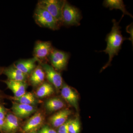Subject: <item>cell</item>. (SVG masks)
<instances>
[{
	"mask_svg": "<svg viewBox=\"0 0 133 133\" xmlns=\"http://www.w3.org/2000/svg\"><path fill=\"white\" fill-rule=\"evenodd\" d=\"M4 67L3 66H0V76L3 74V70H4ZM9 96L5 95V94L3 93L2 91L0 90V102H2L3 100L5 98H8Z\"/></svg>",
	"mask_w": 133,
	"mask_h": 133,
	"instance_id": "25",
	"label": "cell"
},
{
	"mask_svg": "<svg viewBox=\"0 0 133 133\" xmlns=\"http://www.w3.org/2000/svg\"><path fill=\"white\" fill-rule=\"evenodd\" d=\"M45 72L41 65L38 64L29 76L28 81L33 87L37 88L45 82Z\"/></svg>",
	"mask_w": 133,
	"mask_h": 133,
	"instance_id": "16",
	"label": "cell"
},
{
	"mask_svg": "<svg viewBox=\"0 0 133 133\" xmlns=\"http://www.w3.org/2000/svg\"><path fill=\"white\" fill-rule=\"evenodd\" d=\"M21 119L14 114L8 113L4 119L2 133H16L19 130L21 125Z\"/></svg>",
	"mask_w": 133,
	"mask_h": 133,
	"instance_id": "10",
	"label": "cell"
},
{
	"mask_svg": "<svg viewBox=\"0 0 133 133\" xmlns=\"http://www.w3.org/2000/svg\"><path fill=\"white\" fill-rule=\"evenodd\" d=\"M64 0H41L37 4L46 9L62 25V13Z\"/></svg>",
	"mask_w": 133,
	"mask_h": 133,
	"instance_id": "5",
	"label": "cell"
},
{
	"mask_svg": "<svg viewBox=\"0 0 133 133\" xmlns=\"http://www.w3.org/2000/svg\"><path fill=\"white\" fill-rule=\"evenodd\" d=\"M104 6L109 8L110 10L114 9H119L123 12V15L129 16L132 18V15L127 11L126 8V6L122 0H105L103 2Z\"/></svg>",
	"mask_w": 133,
	"mask_h": 133,
	"instance_id": "20",
	"label": "cell"
},
{
	"mask_svg": "<svg viewBox=\"0 0 133 133\" xmlns=\"http://www.w3.org/2000/svg\"><path fill=\"white\" fill-rule=\"evenodd\" d=\"M38 60L33 57L28 59H19L14 63L15 66L22 72L28 76H29L36 69L38 65Z\"/></svg>",
	"mask_w": 133,
	"mask_h": 133,
	"instance_id": "13",
	"label": "cell"
},
{
	"mask_svg": "<svg viewBox=\"0 0 133 133\" xmlns=\"http://www.w3.org/2000/svg\"><path fill=\"white\" fill-rule=\"evenodd\" d=\"M33 18L36 23L43 28L56 30L59 29L62 26L46 9L38 4L34 11Z\"/></svg>",
	"mask_w": 133,
	"mask_h": 133,
	"instance_id": "2",
	"label": "cell"
},
{
	"mask_svg": "<svg viewBox=\"0 0 133 133\" xmlns=\"http://www.w3.org/2000/svg\"><path fill=\"white\" fill-rule=\"evenodd\" d=\"M37 133L36 132H31V133Z\"/></svg>",
	"mask_w": 133,
	"mask_h": 133,
	"instance_id": "27",
	"label": "cell"
},
{
	"mask_svg": "<svg viewBox=\"0 0 133 133\" xmlns=\"http://www.w3.org/2000/svg\"><path fill=\"white\" fill-rule=\"evenodd\" d=\"M4 124V120L0 118V132H1L2 131L3 126Z\"/></svg>",
	"mask_w": 133,
	"mask_h": 133,
	"instance_id": "26",
	"label": "cell"
},
{
	"mask_svg": "<svg viewBox=\"0 0 133 133\" xmlns=\"http://www.w3.org/2000/svg\"><path fill=\"white\" fill-rule=\"evenodd\" d=\"M8 112V109L5 107L2 102H0V118L4 120Z\"/></svg>",
	"mask_w": 133,
	"mask_h": 133,
	"instance_id": "24",
	"label": "cell"
},
{
	"mask_svg": "<svg viewBox=\"0 0 133 133\" xmlns=\"http://www.w3.org/2000/svg\"><path fill=\"white\" fill-rule=\"evenodd\" d=\"M81 19L82 15L79 10L65 1L62 10V25L79 26Z\"/></svg>",
	"mask_w": 133,
	"mask_h": 133,
	"instance_id": "3",
	"label": "cell"
},
{
	"mask_svg": "<svg viewBox=\"0 0 133 133\" xmlns=\"http://www.w3.org/2000/svg\"><path fill=\"white\" fill-rule=\"evenodd\" d=\"M54 92V87L49 82H44L37 87L35 95L38 99L44 98L52 95Z\"/></svg>",
	"mask_w": 133,
	"mask_h": 133,
	"instance_id": "19",
	"label": "cell"
},
{
	"mask_svg": "<svg viewBox=\"0 0 133 133\" xmlns=\"http://www.w3.org/2000/svg\"><path fill=\"white\" fill-rule=\"evenodd\" d=\"M39 64L43 69L45 73V78L47 79L49 83L57 90H60L63 84V78L60 73L47 63Z\"/></svg>",
	"mask_w": 133,
	"mask_h": 133,
	"instance_id": "8",
	"label": "cell"
},
{
	"mask_svg": "<svg viewBox=\"0 0 133 133\" xmlns=\"http://www.w3.org/2000/svg\"><path fill=\"white\" fill-rule=\"evenodd\" d=\"M54 49L50 41H36L33 49V57L37 59L38 64L47 63Z\"/></svg>",
	"mask_w": 133,
	"mask_h": 133,
	"instance_id": "4",
	"label": "cell"
},
{
	"mask_svg": "<svg viewBox=\"0 0 133 133\" xmlns=\"http://www.w3.org/2000/svg\"><path fill=\"white\" fill-rule=\"evenodd\" d=\"M6 85L7 88L11 90L15 97H19L26 92L28 84L25 81L7 80L2 81Z\"/></svg>",
	"mask_w": 133,
	"mask_h": 133,
	"instance_id": "15",
	"label": "cell"
},
{
	"mask_svg": "<svg viewBox=\"0 0 133 133\" xmlns=\"http://www.w3.org/2000/svg\"><path fill=\"white\" fill-rule=\"evenodd\" d=\"M69 121H67L65 123L60 126L57 128V133H69L68 125Z\"/></svg>",
	"mask_w": 133,
	"mask_h": 133,
	"instance_id": "23",
	"label": "cell"
},
{
	"mask_svg": "<svg viewBox=\"0 0 133 133\" xmlns=\"http://www.w3.org/2000/svg\"><path fill=\"white\" fill-rule=\"evenodd\" d=\"M44 106L47 112L52 113L64 109L65 104L62 99L53 97L47 99L44 102Z\"/></svg>",
	"mask_w": 133,
	"mask_h": 133,
	"instance_id": "18",
	"label": "cell"
},
{
	"mask_svg": "<svg viewBox=\"0 0 133 133\" xmlns=\"http://www.w3.org/2000/svg\"><path fill=\"white\" fill-rule=\"evenodd\" d=\"M113 26L111 30L107 36L105 41L107 42L106 48L102 52L109 55V60L107 63L102 68L104 70L111 64L113 58L115 56H117L120 50L121 49L122 45L127 38L124 37L121 34L120 26L119 25V21H116L115 19H113Z\"/></svg>",
	"mask_w": 133,
	"mask_h": 133,
	"instance_id": "1",
	"label": "cell"
},
{
	"mask_svg": "<svg viewBox=\"0 0 133 133\" xmlns=\"http://www.w3.org/2000/svg\"><path fill=\"white\" fill-rule=\"evenodd\" d=\"M11 109L12 113L21 119L29 117L38 110L36 106L20 104L14 101L12 102Z\"/></svg>",
	"mask_w": 133,
	"mask_h": 133,
	"instance_id": "9",
	"label": "cell"
},
{
	"mask_svg": "<svg viewBox=\"0 0 133 133\" xmlns=\"http://www.w3.org/2000/svg\"><path fill=\"white\" fill-rule=\"evenodd\" d=\"M71 114V111L69 109H63L59 110L50 116L48 119L49 123L51 127V126L54 129H57L67 121Z\"/></svg>",
	"mask_w": 133,
	"mask_h": 133,
	"instance_id": "11",
	"label": "cell"
},
{
	"mask_svg": "<svg viewBox=\"0 0 133 133\" xmlns=\"http://www.w3.org/2000/svg\"><path fill=\"white\" fill-rule=\"evenodd\" d=\"M45 121L44 113L42 111L38 110L23 126V133H30L38 131L44 125Z\"/></svg>",
	"mask_w": 133,
	"mask_h": 133,
	"instance_id": "7",
	"label": "cell"
},
{
	"mask_svg": "<svg viewBox=\"0 0 133 133\" xmlns=\"http://www.w3.org/2000/svg\"><path fill=\"white\" fill-rule=\"evenodd\" d=\"M3 74L6 76L7 79L12 81L27 82L29 77L16 68L14 64L8 67H4Z\"/></svg>",
	"mask_w": 133,
	"mask_h": 133,
	"instance_id": "14",
	"label": "cell"
},
{
	"mask_svg": "<svg viewBox=\"0 0 133 133\" xmlns=\"http://www.w3.org/2000/svg\"><path fill=\"white\" fill-rule=\"evenodd\" d=\"M8 99L12 100L14 102L23 104L30 105L36 107L41 101L36 97L35 94L31 92H26L23 95L19 97H9Z\"/></svg>",
	"mask_w": 133,
	"mask_h": 133,
	"instance_id": "17",
	"label": "cell"
},
{
	"mask_svg": "<svg viewBox=\"0 0 133 133\" xmlns=\"http://www.w3.org/2000/svg\"><path fill=\"white\" fill-rule=\"evenodd\" d=\"M70 56L69 52L54 49L49 57V61L56 70L62 71L66 69Z\"/></svg>",
	"mask_w": 133,
	"mask_h": 133,
	"instance_id": "6",
	"label": "cell"
},
{
	"mask_svg": "<svg viewBox=\"0 0 133 133\" xmlns=\"http://www.w3.org/2000/svg\"><path fill=\"white\" fill-rule=\"evenodd\" d=\"M62 98L76 110L78 109V95L71 87L65 84H63L61 88Z\"/></svg>",
	"mask_w": 133,
	"mask_h": 133,
	"instance_id": "12",
	"label": "cell"
},
{
	"mask_svg": "<svg viewBox=\"0 0 133 133\" xmlns=\"http://www.w3.org/2000/svg\"><path fill=\"white\" fill-rule=\"evenodd\" d=\"M68 129L69 133H80L81 125L78 119L69 120Z\"/></svg>",
	"mask_w": 133,
	"mask_h": 133,
	"instance_id": "21",
	"label": "cell"
},
{
	"mask_svg": "<svg viewBox=\"0 0 133 133\" xmlns=\"http://www.w3.org/2000/svg\"><path fill=\"white\" fill-rule=\"evenodd\" d=\"M37 133H57V131L49 125H44L38 130Z\"/></svg>",
	"mask_w": 133,
	"mask_h": 133,
	"instance_id": "22",
	"label": "cell"
}]
</instances>
